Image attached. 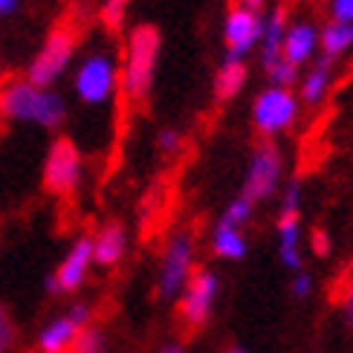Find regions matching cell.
Masks as SVG:
<instances>
[{
	"mask_svg": "<svg viewBox=\"0 0 353 353\" xmlns=\"http://www.w3.org/2000/svg\"><path fill=\"white\" fill-rule=\"evenodd\" d=\"M81 330L84 327L70 313H61V316L50 319L47 325L38 330L35 347H38V353H70Z\"/></svg>",
	"mask_w": 353,
	"mask_h": 353,
	"instance_id": "12",
	"label": "cell"
},
{
	"mask_svg": "<svg viewBox=\"0 0 353 353\" xmlns=\"http://www.w3.org/2000/svg\"><path fill=\"white\" fill-rule=\"evenodd\" d=\"M353 47V23H336L330 21L325 29L319 32V50L327 58H342Z\"/></svg>",
	"mask_w": 353,
	"mask_h": 353,
	"instance_id": "20",
	"label": "cell"
},
{
	"mask_svg": "<svg viewBox=\"0 0 353 353\" xmlns=\"http://www.w3.org/2000/svg\"><path fill=\"white\" fill-rule=\"evenodd\" d=\"M76 32L70 26H55L43 41V47L35 52V58L26 67V81H32L38 87H55V81L64 76L67 67L72 64L76 55Z\"/></svg>",
	"mask_w": 353,
	"mask_h": 353,
	"instance_id": "4",
	"label": "cell"
},
{
	"mask_svg": "<svg viewBox=\"0 0 353 353\" xmlns=\"http://www.w3.org/2000/svg\"><path fill=\"white\" fill-rule=\"evenodd\" d=\"M278 255L281 263L292 272H301V223L299 214L278 217Z\"/></svg>",
	"mask_w": 353,
	"mask_h": 353,
	"instance_id": "16",
	"label": "cell"
},
{
	"mask_svg": "<svg viewBox=\"0 0 353 353\" xmlns=\"http://www.w3.org/2000/svg\"><path fill=\"white\" fill-rule=\"evenodd\" d=\"M191 272H194V241H191L188 232L174 234L171 243L165 246L163 255V267H159V284L157 292L159 299H176L183 292V287L188 284Z\"/></svg>",
	"mask_w": 353,
	"mask_h": 353,
	"instance_id": "7",
	"label": "cell"
},
{
	"mask_svg": "<svg viewBox=\"0 0 353 353\" xmlns=\"http://www.w3.org/2000/svg\"><path fill=\"white\" fill-rule=\"evenodd\" d=\"M252 212H255V203H249L243 194L241 197H234L229 205H226V212H223V223H229V226H238V229H243L246 223H249V217H252Z\"/></svg>",
	"mask_w": 353,
	"mask_h": 353,
	"instance_id": "23",
	"label": "cell"
},
{
	"mask_svg": "<svg viewBox=\"0 0 353 353\" xmlns=\"http://www.w3.org/2000/svg\"><path fill=\"white\" fill-rule=\"evenodd\" d=\"M284 38H287V6H275L263 18V35H261V64L263 70L272 67L278 58H284Z\"/></svg>",
	"mask_w": 353,
	"mask_h": 353,
	"instance_id": "14",
	"label": "cell"
},
{
	"mask_svg": "<svg viewBox=\"0 0 353 353\" xmlns=\"http://www.w3.org/2000/svg\"><path fill=\"white\" fill-rule=\"evenodd\" d=\"M130 3H134V0H105V3H101V21H105L110 29H116L122 23Z\"/></svg>",
	"mask_w": 353,
	"mask_h": 353,
	"instance_id": "24",
	"label": "cell"
},
{
	"mask_svg": "<svg viewBox=\"0 0 353 353\" xmlns=\"http://www.w3.org/2000/svg\"><path fill=\"white\" fill-rule=\"evenodd\" d=\"M263 72H267V79H270V87H287L290 90V87L299 81V67L290 64L287 58H278V61L272 67H267Z\"/></svg>",
	"mask_w": 353,
	"mask_h": 353,
	"instance_id": "22",
	"label": "cell"
},
{
	"mask_svg": "<svg viewBox=\"0 0 353 353\" xmlns=\"http://www.w3.org/2000/svg\"><path fill=\"white\" fill-rule=\"evenodd\" d=\"M159 32L151 23H139L128 35V52L122 61V93L130 105H142L154 87V72L159 61Z\"/></svg>",
	"mask_w": 353,
	"mask_h": 353,
	"instance_id": "2",
	"label": "cell"
},
{
	"mask_svg": "<svg viewBox=\"0 0 353 353\" xmlns=\"http://www.w3.org/2000/svg\"><path fill=\"white\" fill-rule=\"evenodd\" d=\"M21 9V0H0V21L9 18V14H14Z\"/></svg>",
	"mask_w": 353,
	"mask_h": 353,
	"instance_id": "31",
	"label": "cell"
},
{
	"mask_svg": "<svg viewBox=\"0 0 353 353\" xmlns=\"http://www.w3.org/2000/svg\"><path fill=\"white\" fill-rule=\"evenodd\" d=\"M342 307H345V321H347V327H353V284H350V290H347Z\"/></svg>",
	"mask_w": 353,
	"mask_h": 353,
	"instance_id": "32",
	"label": "cell"
},
{
	"mask_svg": "<svg viewBox=\"0 0 353 353\" xmlns=\"http://www.w3.org/2000/svg\"><path fill=\"white\" fill-rule=\"evenodd\" d=\"M81 171H84V163H81V154L76 148V142L67 139V137H58L50 145L47 157H43V174H41L43 188L55 197H67L79 188Z\"/></svg>",
	"mask_w": 353,
	"mask_h": 353,
	"instance_id": "5",
	"label": "cell"
},
{
	"mask_svg": "<svg viewBox=\"0 0 353 353\" xmlns=\"http://www.w3.org/2000/svg\"><path fill=\"white\" fill-rule=\"evenodd\" d=\"M313 292V278H310V272H296V278H292V296L296 299H307Z\"/></svg>",
	"mask_w": 353,
	"mask_h": 353,
	"instance_id": "29",
	"label": "cell"
},
{
	"mask_svg": "<svg viewBox=\"0 0 353 353\" xmlns=\"http://www.w3.org/2000/svg\"><path fill=\"white\" fill-rule=\"evenodd\" d=\"M116 87H119V64L105 50L87 52L79 61L76 72H72V93L87 108L108 105L116 93Z\"/></svg>",
	"mask_w": 353,
	"mask_h": 353,
	"instance_id": "3",
	"label": "cell"
},
{
	"mask_svg": "<svg viewBox=\"0 0 353 353\" xmlns=\"http://www.w3.org/2000/svg\"><path fill=\"white\" fill-rule=\"evenodd\" d=\"M299 116V99L287 87H267L252 105V122L261 137H275L287 130Z\"/></svg>",
	"mask_w": 353,
	"mask_h": 353,
	"instance_id": "8",
	"label": "cell"
},
{
	"mask_svg": "<svg viewBox=\"0 0 353 353\" xmlns=\"http://www.w3.org/2000/svg\"><path fill=\"white\" fill-rule=\"evenodd\" d=\"M14 342H18V330H14L12 316L0 307V353H12Z\"/></svg>",
	"mask_w": 353,
	"mask_h": 353,
	"instance_id": "25",
	"label": "cell"
},
{
	"mask_svg": "<svg viewBox=\"0 0 353 353\" xmlns=\"http://www.w3.org/2000/svg\"><path fill=\"white\" fill-rule=\"evenodd\" d=\"M128 252V232L119 220L105 223L93 238V263L96 267H116Z\"/></svg>",
	"mask_w": 353,
	"mask_h": 353,
	"instance_id": "13",
	"label": "cell"
},
{
	"mask_svg": "<svg viewBox=\"0 0 353 353\" xmlns=\"http://www.w3.org/2000/svg\"><path fill=\"white\" fill-rule=\"evenodd\" d=\"M212 249L214 255L226 258V261H241L246 255V234L238 226H229L220 220L217 229H214V238H212Z\"/></svg>",
	"mask_w": 353,
	"mask_h": 353,
	"instance_id": "19",
	"label": "cell"
},
{
	"mask_svg": "<svg viewBox=\"0 0 353 353\" xmlns=\"http://www.w3.org/2000/svg\"><path fill=\"white\" fill-rule=\"evenodd\" d=\"M220 281L209 270H194L188 278V284L180 292V304H176V319L183 321V327L197 333L205 327V321L212 316V307L217 299Z\"/></svg>",
	"mask_w": 353,
	"mask_h": 353,
	"instance_id": "6",
	"label": "cell"
},
{
	"mask_svg": "<svg viewBox=\"0 0 353 353\" xmlns=\"http://www.w3.org/2000/svg\"><path fill=\"white\" fill-rule=\"evenodd\" d=\"M246 76H249V70H246L243 61H229V58H223V61H220L217 76H214V96H217V101H229V99L238 96L243 90V84H246Z\"/></svg>",
	"mask_w": 353,
	"mask_h": 353,
	"instance_id": "18",
	"label": "cell"
},
{
	"mask_svg": "<svg viewBox=\"0 0 353 353\" xmlns=\"http://www.w3.org/2000/svg\"><path fill=\"white\" fill-rule=\"evenodd\" d=\"M183 145V134L180 130H174V128H163L157 134V148L163 151V154H174L176 148Z\"/></svg>",
	"mask_w": 353,
	"mask_h": 353,
	"instance_id": "27",
	"label": "cell"
},
{
	"mask_svg": "<svg viewBox=\"0 0 353 353\" xmlns=\"http://www.w3.org/2000/svg\"><path fill=\"white\" fill-rule=\"evenodd\" d=\"M234 6H243V9H252V12H258V9L263 6V0H234Z\"/></svg>",
	"mask_w": 353,
	"mask_h": 353,
	"instance_id": "33",
	"label": "cell"
},
{
	"mask_svg": "<svg viewBox=\"0 0 353 353\" xmlns=\"http://www.w3.org/2000/svg\"><path fill=\"white\" fill-rule=\"evenodd\" d=\"M157 353H185V347H183V345H176V342H171V345H163Z\"/></svg>",
	"mask_w": 353,
	"mask_h": 353,
	"instance_id": "34",
	"label": "cell"
},
{
	"mask_svg": "<svg viewBox=\"0 0 353 353\" xmlns=\"http://www.w3.org/2000/svg\"><path fill=\"white\" fill-rule=\"evenodd\" d=\"M330 18L336 23H353V0H330Z\"/></svg>",
	"mask_w": 353,
	"mask_h": 353,
	"instance_id": "28",
	"label": "cell"
},
{
	"mask_svg": "<svg viewBox=\"0 0 353 353\" xmlns=\"http://www.w3.org/2000/svg\"><path fill=\"white\" fill-rule=\"evenodd\" d=\"M226 353H249L243 345H232V347H226Z\"/></svg>",
	"mask_w": 353,
	"mask_h": 353,
	"instance_id": "35",
	"label": "cell"
},
{
	"mask_svg": "<svg viewBox=\"0 0 353 353\" xmlns=\"http://www.w3.org/2000/svg\"><path fill=\"white\" fill-rule=\"evenodd\" d=\"M333 58L327 55H319L310 72L301 79V99L307 101V105H319L321 99L327 96V87H330V76H333Z\"/></svg>",
	"mask_w": 353,
	"mask_h": 353,
	"instance_id": "17",
	"label": "cell"
},
{
	"mask_svg": "<svg viewBox=\"0 0 353 353\" xmlns=\"http://www.w3.org/2000/svg\"><path fill=\"white\" fill-rule=\"evenodd\" d=\"M105 350H108V336H105V330L96 327V325H90V327H84V330L79 333V339H76V345H72L70 353H105Z\"/></svg>",
	"mask_w": 353,
	"mask_h": 353,
	"instance_id": "21",
	"label": "cell"
},
{
	"mask_svg": "<svg viewBox=\"0 0 353 353\" xmlns=\"http://www.w3.org/2000/svg\"><path fill=\"white\" fill-rule=\"evenodd\" d=\"M263 35V21L261 14L243 6H232L223 23V41H226V55L229 61H243V58L255 50V43Z\"/></svg>",
	"mask_w": 353,
	"mask_h": 353,
	"instance_id": "11",
	"label": "cell"
},
{
	"mask_svg": "<svg viewBox=\"0 0 353 353\" xmlns=\"http://www.w3.org/2000/svg\"><path fill=\"white\" fill-rule=\"evenodd\" d=\"M313 249H316L319 255H327V234L321 232V229L313 232Z\"/></svg>",
	"mask_w": 353,
	"mask_h": 353,
	"instance_id": "30",
	"label": "cell"
},
{
	"mask_svg": "<svg viewBox=\"0 0 353 353\" xmlns=\"http://www.w3.org/2000/svg\"><path fill=\"white\" fill-rule=\"evenodd\" d=\"M90 270H93V238H79L67 249L58 270L43 281V287H47L50 296H70V292H79L84 287Z\"/></svg>",
	"mask_w": 353,
	"mask_h": 353,
	"instance_id": "10",
	"label": "cell"
},
{
	"mask_svg": "<svg viewBox=\"0 0 353 353\" xmlns=\"http://www.w3.org/2000/svg\"><path fill=\"white\" fill-rule=\"evenodd\" d=\"M319 50V29L313 23H296L287 29V38H284V58L290 64H307Z\"/></svg>",
	"mask_w": 353,
	"mask_h": 353,
	"instance_id": "15",
	"label": "cell"
},
{
	"mask_svg": "<svg viewBox=\"0 0 353 353\" xmlns=\"http://www.w3.org/2000/svg\"><path fill=\"white\" fill-rule=\"evenodd\" d=\"M301 212V183L290 180L284 188V200H281V214H299Z\"/></svg>",
	"mask_w": 353,
	"mask_h": 353,
	"instance_id": "26",
	"label": "cell"
},
{
	"mask_svg": "<svg viewBox=\"0 0 353 353\" xmlns=\"http://www.w3.org/2000/svg\"><path fill=\"white\" fill-rule=\"evenodd\" d=\"M281 165H284L281 151H278L272 142H261L258 151L252 154V163H249V171H246L241 194L249 203L270 200L275 194L278 183H281Z\"/></svg>",
	"mask_w": 353,
	"mask_h": 353,
	"instance_id": "9",
	"label": "cell"
},
{
	"mask_svg": "<svg viewBox=\"0 0 353 353\" xmlns=\"http://www.w3.org/2000/svg\"><path fill=\"white\" fill-rule=\"evenodd\" d=\"M0 116L9 122L55 130L67 119V101L52 87H38L26 79H18L0 87Z\"/></svg>",
	"mask_w": 353,
	"mask_h": 353,
	"instance_id": "1",
	"label": "cell"
}]
</instances>
